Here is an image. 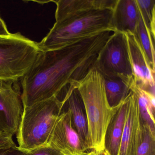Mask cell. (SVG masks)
Listing matches in <instances>:
<instances>
[{
	"instance_id": "cell-3",
	"label": "cell",
	"mask_w": 155,
	"mask_h": 155,
	"mask_svg": "<svg viewBox=\"0 0 155 155\" xmlns=\"http://www.w3.org/2000/svg\"><path fill=\"white\" fill-rule=\"evenodd\" d=\"M113 13L109 9H93L69 15L56 21L39 45L42 50H53L106 31L115 32Z\"/></svg>"
},
{
	"instance_id": "cell-19",
	"label": "cell",
	"mask_w": 155,
	"mask_h": 155,
	"mask_svg": "<svg viewBox=\"0 0 155 155\" xmlns=\"http://www.w3.org/2000/svg\"><path fill=\"white\" fill-rule=\"evenodd\" d=\"M144 140L138 152L137 155H155V133L144 125Z\"/></svg>"
},
{
	"instance_id": "cell-4",
	"label": "cell",
	"mask_w": 155,
	"mask_h": 155,
	"mask_svg": "<svg viewBox=\"0 0 155 155\" xmlns=\"http://www.w3.org/2000/svg\"><path fill=\"white\" fill-rule=\"evenodd\" d=\"M58 97L23 108L17 133L20 149L28 151L48 145L53 126L66 103Z\"/></svg>"
},
{
	"instance_id": "cell-11",
	"label": "cell",
	"mask_w": 155,
	"mask_h": 155,
	"mask_svg": "<svg viewBox=\"0 0 155 155\" xmlns=\"http://www.w3.org/2000/svg\"><path fill=\"white\" fill-rule=\"evenodd\" d=\"M140 17V12L136 0H118L112 17L115 32L135 34Z\"/></svg>"
},
{
	"instance_id": "cell-24",
	"label": "cell",
	"mask_w": 155,
	"mask_h": 155,
	"mask_svg": "<svg viewBox=\"0 0 155 155\" xmlns=\"http://www.w3.org/2000/svg\"><path fill=\"white\" fill-rule=\"evenodd\" d=\"M86 155H110L106 149L103 150H92V151L86 153Z\"/></svg>"
},
{
	"instance_id": "cell-15",
	"label": "cell",
	"mask_w": 155,
	"mask_h": 155,
	"mask_svg": "<svg viewBox=\"0 0 155 155\" xmlns=\"http://www.w3.org/2000/svg\"><path fill=\"white\" fill-rule=\"evenodd\" d=\"M105 91L111 107H117L125 100L131 91L135 83L134 77H116L104 78Z\"/></svg>"
},
{
	"instance_id": "cell-5",
	"label": "cell",
	"mask_w": 155,
	"mask_h": 155,
	"mask_svg": "<svg viewBox=\"0 0 155 155\" xmlns=\"http://www.w3.org/2000/svg\"><path fill=\"white\" fill-rule=\"evenodd\" d=\"M41 51L38 43L20 32L0 36V80L18 81L22 78Z\"/></svg>"
},
{
	"instance_id": "cell-25",
	"label": "cell",
	"mask_w": 155,
	"mask_h": 155,
	"mask_svg": "<svg viewBox=\"0 0 155 155\" xmlns=\"http://www.w3.org/2000/svg\"><path fill=\"white\" fill-rule=\"evenodd\" d=\"M3 134H4V133H3V132H2V131H1V130H0V136L1 135H3Z\"/></svg>"
},
{
	"instance_id": "cell-22",
	"label": "cell",
	"mask_w": 155,
	"mask_h": 155,
	"mask_svg": "<svg viewBox=\"0 0 155 155\" xmlns=\"http://www.w3.org/2000/svg\"><path fill=\"white\" fill-rule=\"evenodd\" d=\"M27 152L20 149L18 147L16 146L0 149V155H25Z\"/></svg>"
},
{
	"instance_id": "cell-20",
	"label": "cell",
	"mask_w": 155,
	"mask_h": 155,
	"mask_svg": "<svg viewBox=\"0 0 155 155\" xmlns=\"http://www.w3.org/2000/svg\"><path fill=\"white\" fill-rule=\"evenodd\" d=\"M25 155H63L54 148L47 145L27 151Z\"/></svg>"
},
{
	"instance_id": "cell-17",
	"label": "cell",
	"mask_w": 155,
	"mask_h": 155,
	"mask_svg": "<svg viewBox=\"0 0 155 155\" xmlns=\"http://www.w3.org/2000/svg\"><path fill=\"white\" fill-rule=\"evenodd\" d=\"M135 35L138 39L152 68L155 70L154 39L146 26L140 13Z\"/></svg>"
},
{
	"instance_id": "cell-13",
	"label": "cell",
	"mask_w": 155,
	"mask_h": 155,
	"mask_svg": "<svg viewBox=\"0 0 155 155\" xmlns=\"http://www.w3.org/2000/svg\"><path fill=\"white\" fill-rule=\"evenodd\" d=\"M118 0H58L51 1L57 5L55 18L59 21L71 14L93 9L114 10Z\"/></svg>"
},
{
	"instance_id": "cell-6",
	"label": "cell",
	"mask_w": 155,
	"mask_h": 155,
	"mask_svg": "<svg viewBox=\"0 0 155 155\" xmlns=\"http://www.w3.org/2000/svg\"><path fill=\"white\" fill-rule=\"evenodd\" d=\"M95 68L103 78L133 77L126 33L115 31L110 35Z\"/></svg>"
},
{
	"instance_id": "cell-12",
	"label": "cell",
	"mask_w": 155,
	"mask_h": 155,
	"mask_svg": "<svg viewBox=\"0 0 155 155\" xmlns=\"http://www.w3.org/2000/svg\"><path fill=\"white\" fill-rule=\"evenodd\" d=\"M129 95L118 106L106 131L105 148L110 155H119V153L127 112Z\"/></svg>"
},
{
	"instance_id": "cell-2",
	"label": "cell",
	"mask_w": 155,
	"mask_h": 155,
	"mask_svg": "<svg viewBox=\"0 0 155 155\" xmlns=\"http://www.w3.org/2000/svg\"><path fill=\"white\" fill-rule=\"evenodd\" d=\"M85 108L88 124V150L105 149V137L117 107H110L106 96L104 79L94 67L75 85Z\"/></svg>"
},
{
	"instance_id": "cell-18",
	"label": "cell",
	"mask_w": 155,
	"mask_h": 155,
	"mask_svg": "<svg viewBox=\"0 0 155 155\" xmlns=\"http://www.w3.org/2000/svg\"><path fill=\"white\" fill-rule=\"evenodd\" d=\"M140 15L155 39V0H136Z\"/></svg>"
},
{
	"instance_id": "cell-9",
	"label": "cell",
	"mask_w": 155,
	"mask_h": 155,
	"mask_svg": "<svg viewBox=\"0 0 155 155\" xmlns=\"http://www.w3.org/2000/svg\"><path fill=\"white\" fill-rule=\"evenodd\" d=\"M144 136L145 128L137 98L131 91L129 95L127 112L119 155H137Z\"/></svg>"
},
{
	"instance_id": "cell-10",
	"label": "cell",
	"mask_w": 155,
	"mask_h": 155,
	"mask_svg": "<svg viewBox=\"0 0 155 155\" xmlns=\"http://www.w3.org/2000/svg\"><path fill=\"white\" fill-rule=\"evenodd\" d=\"M126 34L135 83L141 89L155 95V70L135 34Z\"/></svg>"
},
{
	"instance_id": "cell-7",
	"label": "cell",
	"mask_w": 155,
	"mask_h": 155,
	"mask_svg": "<svg viewBox=\"0 0 155 155\" xmlns=\"http://www.w3.org/2000/svg\"><path fill=\"white\" fill-rule=\"evenodd\" d=\"M17 82L0 80V130L12 137L18 129L23 110Z\"/></svg>"
},
{
	"instance_id": "cell-21",
	"label": "cell",
	"mask_w": 155,
	"mask_h": 155,
	"mask_svg": "<svg viewBox=\"0 0 155 155\" xmlns=\"http://www.w3.org/2000/svg\"><path fill=\"white\" fill-rule=\"evenodd\" d=\"M17 146L12 139V136L3 134L0 136V149L8 148Z\"/></svg>"
},
{
	"instance_id": "cell-1",
	"label": "cell",
	"mask_w": 155,
	"mask_h": 155,
	"mask_svg": "<svg viewBox=\"0 0 155 155\" xmlns=\"http://www.w3.org/2000/svg\"><path fill=\"white\" fill-rule=\"evenodd\" d=\"M111 35L106 31L58 49L41 51L21 80L23 108L58 97L68 84H77L95 67Z\"/></svg>"
},
{
	"instance_id": "cell-14",
	"label": "cell",
	"mask_w": 155,
	"mask_h": 155,
	"mask_svg": "<svg viewBox=\"0 0 155 155\" xmlns=\"http://www.w3.org/2000/svg\"><path fill=\"white\" fill-rule=\"evenodd\" d=\"M75 85L70 84L64 98L67 100L66 103H68V109L71 113L74 127L87 148L88 124L87 115L82 100L76 88Z\"/></svg>"
},
{
	"instance_id": "cell-8",
	"label": "cell",
	"mask_w": 155,
	"mask_h": 155,
	"mask_svg": "<svg viewBox=\"0 0 155 155\" xmlns=\"http://www.w3.org/2000/svg\"><path fill=\"white\" fill-rule=\"evenodd\" d=\"M48 145L63 155H86L88 150L75 129L68 109L57 119L48 140Z\"/></svg>"
},
{
	"instance_id": "cell-16",
	"label": "cell",
	"mask_w": 155,
	"mask_h": 155,
	"mask_svg": "<svg viewBox=\"0 0 155 155\" xmlns=\"http://www.w3.org/2000/svg\"><path fill=\"white\" fill-rule=\"evenodd\" d=\"M137 98L140 117L143 124L155 133V95L139 87L136 83L131 88Z\"/></svg>"
},
{
	"instance_id": "cell-23",
	"label": "cell",
	"mask_w": 155,
	"mask_h": 155,
	"mask_svg": "<svg viewBox=\"0 0 155 155\" xmlns=\"http://www.w3.org/2000/svg\"><path fill=\"white\" fill-rule=\"evenodd\" d=\"M10 33L5 21L0 17V36H6Z\"/></svg>"
}]
</instances>
